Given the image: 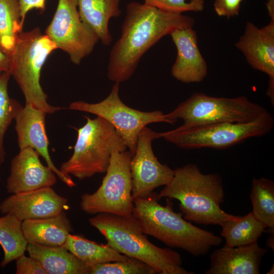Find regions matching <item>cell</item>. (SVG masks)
Instances as JSON below:
<instances>
[{"label": "cell", "mask_w": 274, "mask_h": 274, "mask_svg": "<svg viewBox=\"0 0 274 274\" xmlns=\"http://www.w3.org/2000/svg\"><path fill=\"white\" fill-rule=\"evenodd\" d=\"M77 129L78 136L71 158L60 170L82 180L107 172L113 151L127 147L114 127L102 118L91 119Z\"/></svg>", "instance_id": "8992f818"}, {"label": "cell", "mask_w": 274, "mask_h": 274, "mask_svg": "<svg viewBox=\"0 0 274 274\" xmlns=\"http://www.w3.org/2000/svg\"><path fill=\"white\" fill-rule=\"evenodd\" d=\"M273 236H272H272H270L267 239V244L268 245V247H270L271 248H273V247L272 246V241H273Z\"/></svg>", "instance_id": "d590c367"}, {"label": "cell", "mask_w": 274, "mask_h": 274, "mask_svg": "<svg viewBox=\"0 0 274 274\" xmlns=\"http://www.w3.org/2000/svg\"><path fill=\"white\" fill-rule=\"evenodd\" d=\"M235 46L252 68L274 80V20L261 28L247 22Z\"/></svg>", "instance_id": "e0dca14e"}, {"label": "cell", "mask_w": 274, "mask_h": 274, "mask_svg": "<svg viewBox=\"0 0 274 274\" xmlns=\"http://www.w3.org/2000/svg\"><path fill=\"white\" fill-rule=\"evenodd\" d=\"M26 251L47 274H90L91 267L62 247L28 243Z\"/></svg>", "instance_id": "ffe728a7"}, {"label": "cell", "mask_w": 274, "mask_h": 274, "mask_svg": "<svg viewBox=\"0 0 274 274\" xmlns=\"http://www.w3.org/2000/svg\"><path fill=\"white\" fill-rule=\"evenodd\" d=\"M91 226L106 238L107 244L118 252L141 260L159 274H194L182 266L180 255L170 248L158 247L143 232L131 215L99 213L89 219Z\"/></svg>", "instance_id": "277c9868"}, {"label": "cell", "mask_w": 274, "mask_h": 274, "mask_svg": "<svg viewBox=\"0 0 274 274\" xmlns=\"http://www.w3.org/2000/svg\"><path fill=\"white\" fill-rule=\"evenodd\" d=\"M19 0H0V48L10 56L23 28Z\"/></svg>", "instance_id": "d4e9b609"}, {"label": "cell", "mask_w": 274, "mask_h": 274, "mask_svg": "<svg viewBox=\"0 0 274 274\" xmlns=\"http://www.w3.org/2000/svg\"><path fill=\"white\" fill-rule=\"evenodd\" d=\"M57 48L39 28L21 32L10 55V69L22 93L25 104H31L47 114L61 109L47 102V95L40 84L42 68L48 56Z\"/></svg>", "instance_id": "5b68a950"}, {"label": "cell", "mask_w": 274, "mask_h": 274, "mask_svg": "<svg viewBox=\"0 0 274 274\" xmlns=\"http://www.w3.org/2000/svg\"><path fill=\"white\" fill-rule=\"evenodd\" d=\"M0 49H1V48H0Z\"/></svg>", "instance_id": "f35d334b"}, {"label": "cell", "mask_w": 274, "mask_h": 274, "mask_svg": "<svg viewBox=\"0 0 274 274\" xmlns=\"http://www.w3.org/2000/svg\"><path fill=\"white\" fill-rule=\"evenodd\" d=\"M144 4L160 10L175 13L200 12L203 10L204 0H144Z\"/></svg>", "instance_id": "f1b7e54d"}, {"label": "cell", "mask_w": 274, "mask_h": 274, "mask_svg": "<svg viewBox=\"0 0 274 274\" xmlns=\"http://www.w3.org/2000/svg\"><path fill=\"white\" fill-rule=\"evenodd\" d=\"M194 23L193 18L182 13L130 2L126 6L121 36L110 53L108 78L119 84L129 80L142 56L162 37L175 29L193 27Z\"/></svg>", "instance_id": "6da1fadb"}, {"label": "cell", "mask_w": 274, "mask_h": 274, "mask_svg": "<svg viewBox=\"0 0 274 274\" xmlns=\"http://www.w3.org/2000/svg\"><path fill=\"white\" fill-rule=\"evenodd\" d=\"M153 267L138 259L129 257L118 261L97 264L91 267L90 274H155Z\"/></svg>", "instance_id": "83f0119b"}, {"label": "cell", "mask_w": 274, "mask_h": 274, "mask_svg": "<svg viewBox=\"0 0 274 274\" xmlns=\"http://www.w3.org/2000/svg\"><path fill=\"white\" fill-rule=\"evenodd\" d=\"M10 69V56L0 49V75Z\"/></svg>", "instance_id": "d6a6232c"}, {"label": "cell", "mask_w": 274, "mask_h": 274, "mask_svg": "<svg viewBox=\"0 0 274 274\" xmlns=\"http://www.w3.org/2000/svg\"><path fill=\"white\" fill-rule=\"evenodd\" d=\"M267 95L270 98L272 105L274 101V80L269 79L268 82Z\"/></svg>", "instance_id": "836d02e7"}, {"label": "cell", "mask_w": 274, "mask_h": 274, "mask_svg": "<svg viewBox=\"0 0 274 274\" xmlns=\"http://www.w3.org/2000/svg\"><path fill=\"white\" fill-rule=\"evenodd\" d=\"M160 199L154 192L133 199L132 215L143 233L196 257L206 255L222 243L221 237L193 225L182 217V213H176L171 199L167 198L164 206L159 203Z\"/></svg>", "instance_id": "3957f363"}, {"label": "cell", "mask_w": 274, "mask_h": 274, "mask_svg": "<svg viewBox=\"0 0 274 274\" xmlns=\"http://www.w3.org/2000/svg\"><path fill=\"white\" fill-rule=\"evenodd\" d=\"M273 125V118L267 111L251 121L179 126L158 133L159 138H163L182 149L207 148L220 150L235 146L251 138L264 136L271 131Z\"/></svg>", "instance_id": "52a82bcc"}, {"label": "cell", "mask_w": 274, "mask_h": 274, "mask_svg": "<svg viewBox=\"0 0 274 274\" xmlns=\"http://www.w3.org/2000/svg\"><path fill=\"white\" fill-rule=\"evenodd\" d=\"M267 250L257 242L235 247L225 245L213 252L205 274H259L262 258Z\"/></svg>", "instance_id": "ac0fdd59"}, {"label": "cell", "mask_w": 274, "mask_h": 274, "mask_svg": "<svg viewBox=\"0 0 274 274\" xmlns=\"http://www.w3.org/2000/svg\"><path fill=\"white\" fill-rule=\"evenodd\" d=\"M45 35L57 49L66 52L72 62L79 64L93 50L99 40L80 16L77 0H58Z\"/></svg>", "instance_id": "8fae6325"}, {"label": "cell", "mask_w": 274, "mask_h": 274, "mask_svg": "<svg viewBox=\"0 0 274 274\" xmlns=\"http://www.w3.org/2000/svg\"><path fill=\"white\" fill-rule=\"evenodd\" d=\"M56 182V174L42 163L36 151L26 147L11 160L6 188L8 192L17 194L51 187Z\"/></svg>", "instance_id": "9a60e30c"}, {"label": "cell", "mask_w": 274, "mask_h": 274, "mask_svg": "<svg viewBox=\"0 0 274 274\" xmlns=\"http://www.w3.org/2000/svg\"><path fill=\"white\" fill-rule=\"evenodd\" d=\"M129 151L115 149L102 183L92 194L81 196L80 207L88 214L110 213L128 216L132 214V180Z\"/></svg>", "instance_id": "9c48e42d"}, {"label": "cell", "mask_w": 274, "mask_h": 274, "mask_svg": "<svg viewBox=\"0 0 274 274\" xmlns=\"http://www.w3.org/2000/svg\"><path fill=\"white\" fill-rule=\"evenodd\" d=\"M177 48V57L171 74L184 83H198L208 74V65L198 46L197 33L192 27L177 28L169 35Z\"/></svg>", "instance_id": "2e32d148"}, {"label": "cell", "mask_w": 274, "mask_h": 274, "mask_svg": "<svg viewBox=\"0 0 274 274\" xmlns=\"http://www.w3.org/2000/svg\"><path fill=\"white\" fill-rule=\"evenodd\" d=\"M22 229L27 243L49 247H61L73 231L71 222L63 211L52 217L23 221Z\"/></svg>", "instance_id": "d6986e66"}, {"label": "cell", "mask_w": 274, "mask_h": 274, "mask_svg": "<svg viewBox=\"0 0 274 274\" xmlns=\"http://www.w3.org/2000/svg\"><path fill=\"white\" fill-rule=\"evenodd\" d=\"M47 113L34 107L25 104L14 118L15 130L17 134L20 149L31 147L43 157L47 165L59 178L70 187L76 184L71 176L58 169L53 163L49 152V141L45 128V117Z\"/></svg>", "instance_id": "5bb4252c"}, {"label": "cell", "mask_w": 274, "mask_h": 274, "mask_svg": "<svg viewBox=\"0 0 274 274\" xmlns=\"http://www.w3.org/2000/svg\"><path fill=\"white\" fill-rule=\"evenodd\" d=\"M274 272V268H273V264H272V266L271 267L270 269L267 272V274H273Z\"/></svg>", "instance_id": "8d00e7d4"}, {"label": "cell", "mask_w": 274, "mask_h": 274, "mask_svg": "<svg viewBox=\"0 0 274 274\" xmlns=\"http://www.w3.org/2000/svg\"><path fill=\"white\" fill-rule=\"evenodd\" d=\"M87 265L91 267L105 263L123 261L129 258L108 244H99L84 237L69 233L62 246Z\"/></svg>", "instance_id": "7402d4cb"}, {"label": "cell", "mask_w": 274, "mask_h": 274, "mask_svg": "<svg viewBox=\"0 0 274 274\" xmlns=\"http://www.w3.org/2000/svg\"><path fill=\"white\" fill-rule=\"evenodd\" d=\"M11 76L10 71L0 75V167L5 160L4 139L5 133L17 113L23 107L15 99L10 97L8 86Z\"/></svg>", "instance_id": "4316f807"}, {"label": "cell", "mask_w": 274, "mask_h": 274, "mask_svg": "<svg viewBox=\"0 0 274 274\" xmlns=\"http://www.w3.org/2000/svg\"><path fill=\"white\" fill-rule=\"evenodd\" d=\"M119 83H115L109 95L97 103L83 101L72 102L69 109L91 113L111 124L133 155L138 136L147 125L156 122L168 123L166 114L160 111L143 112L131 108L119 97Z\"/></svg>", "instance_id": "30bf717a"}, {"label": "cell", "mask_w": 274, "mask_h": 274, "mask_svg": "<svg viewBox=\"0 0 274 274\" xmlns=\"http://www.w3.org/2000/svg\"><path fill=\"white\" fill-rule=\"evenodd\" d=\"M67 198L51 187L13 194L0 204V211L10 214L22 222L42 219L59 214L66 207Z\"/></svg>", "instance_id": "4fadbf2b"}, {"label": "cell", "mask_w": 274, "mask_h": 274, "mask_svg": "<svg viewBox=\"0 0 274 274\" xmlns=\"http://www.w3.org/2000/svg\"><path fill=\"white\" fill-rule=\"evenodd\" d=\"M16 260V274H47L41 264L30 256L23 254Z\"/></svg>", "instance_id": "f546056e"}, {"label": "cell", "mask_w": 274, "mask_h": 274, "mask_svg": "<svg viewBox=\"0 0 274 274\" xmlns=\"http://www.w3.org/2000/svg\"><path fill=\"white\" fill-rule=\"evenodd\" d=\"M267 111L246 97H217L196 92L171 112L166 114L168 123L179 119L182 127L219 122H245L254 120Z\"/></svg>", "instance_id": "ba28073f"}, {"label": "cell", "mask_w": 274, "mask_h": 274, "mask_svg": "<svg viewBox=\"0 0 274 274\" xmlns=\"http://www.w3.org/2000/svg\"><path fill=\"white\" fill-rule=\"evenodd\" d=\"M221 236L226 245L235 247L257 242L266 226L250 212L237 220H227L221 224Z\"/></svg>", "instance_id": "603a6c76"}, {"label": "cell", "mask_w": 274, "mask_h": 274, "mask_svg": "<svg viewBox=\"0 0 274 274\" xmlns=\"http://www.w3.org/2000/svg\"><path fill=\"white\" fill-rule=\"evenodd\" d=\"M120 0H77L82 20L97 35L102 44L109 45L112 36L109 28L110 20L121 13Z\"/></svg>", "instance_id": "44dd1931"}, {"label": "cell", "mask_w": 274, "mask_h": 274, "mask_svg": "<svg viewBox=\"0 0 274 274\" xmlns=\"http://www.w3.org/2000/svg\"><path fill=\"white\" fill-rule=\"evenodd\" d=\"M46 0H19L20 9L21 24L23 25L24 19L28 11L33 9L44 11L45 9Z\"/></svg>", "instance_id": "1f68e13d"}, {"label": "cell", "mask_w": 274, "mask_h": 274, "mask_svg": "<svg viewBox=\"0 0 274 274\" xmlns=\"http://www.w3.org/2000/svg\"><path fill=\"white\" fill-rule=\"evenodd\" d=\"M250 197L254 216L271 230L274 228V182L265 178H254Z\"/></svg>", "instance_id": "484cf974"}, {"label": "cell", "mask_w": 274, "mask_h": 274, "mask_svg": "<svg viewBox=\"0 0 274 274\" xmlns=\"http://www.w3.org/2000/svg\"><path fill=\"white\" fill-rule=\"evenodd\" d=\"M266 5L271 20H274V0H267Z\"/></svg>", "instance_id": "e575fe53"}, {"label": "cell", "mask_w": 274, "mask_h": 274, "mask_svg": "<svg viewBox=\"0 0 274 274\" xmlns=\"http://www.w3.org/2000/svg\"><path fill=\"white\" fill-rule=\"evenodd\" d=\"M159 138L158 132L146 126L140 132L134 154L130 162L133 199L147 196L156 188L167 185L174 170L161 163L155 156L152 142Z\"/></svg>", "instance_id": "7c38bea8"}, {"label": "cell", "mask_w": 274, "mask_h": 274, "mask_svg": "<svg viewBox=\"0 0 274 274\" xmlns=\"http://www.w3.org/2000/svg\"><path fill=\"white\" fill-rule=\"evenodd\" d=\"M27 244L21 221L10 214L0 217V245L4 253L2 267L24 254Z\"/></svg>", "instance_id": "cb8c5ba5"}, {"label": "cell", "mask_w": 274, "mask_h": 274, "mask_svg": "<svg viewBox=\"0 0 274 274\" xmlns=\"http://www.w3.org/2000/svg\"><path fill=\"white\" fill-rule=\"evenodd\" d=\"M158 196L178 200L184 219L197 224L221 225L226 221L240 218L221 209L225 197L221 176L204 174L195 164L175 169L172 180Z\"/></svg>", "instance_id": "7a4b0ae2"}, {"label": "cell", "mask_w": 274, "mask_h": 274, "mask_svg": "<svg viewBox=\"0 0 274 274\" xmlns=\"http://www.w3.org/2000/svg\"><path fill=\"white\" fill-rule=\"evenodd\" d=\"M242 0H214L215 11L219 16L229 18L238 15Z\"/></svg>", "instance_id": "4dcf8cb0"}, {"label": "cell", "mask_w": 274, "mask_h": 274, "mask_svg": "<svg viewBox=\"0 0 274 274\" xmlns=\"http://www.w3.org/2000/svg\"><path fill=\"white\" fill-rule=\"evenodd\" d=\"M244 1V0H242V1Z\"/></svg>", "instance_id": "74e56055"}]
</instances>
